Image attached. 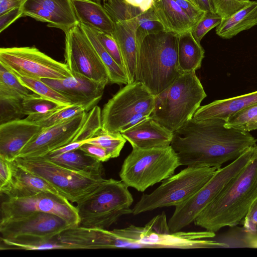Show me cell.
I'll return each instance as SVG.
<instances>
[{
    "instance_id": "ba28073f",
    "label": "cell",
    "mask_w": 257,
    "mask_h": 257,
    "mask_svg": "<svg viewBox=\"0 0 257 257\" xmlns=\"http://www.w3.org/2000/svg\"><path fill=\"white\" fill-rule=\"evenodd\" d=\"M14 161L21 168L44 180L73 203H78L92 192L104 179L103 174L74 171L44 157H18Z\"/></svg>"
},
{
    "instance_id": "ab89813d",
    "label": "cell",
    "mask_w": 257,
    "mask_h": 257,
    "mask_svg": "<svg viewBox=\"0 0 257 257\" xmlns=\"http://www.w3.org/2000/svg\"><path fill=\"white\" fill-rule=\"evenodd\" d=\"M22 99L0 97V125L19 120L25 116Z\"/></svg>"
},
{
    "instance_id": "9a60e30c",
    "label": "cell",
    "mask_w": 257,
    "mask_h": 257,
    "mask_svg": "<svg viewBox=\"0 0 257 257\" xmlns=\"http://www.w3.org/2000/svg\"><path fill=\"white\" fill-rule=\"evenodd\" d=\"M87 113L83 111L71 118L43 128L33 140L22 149L17 158L43 157L73 142Z\"/></svg>"
},
{
    "instance_id": "60d3db41",
    "label": "cell",
    "mask_w": 257,
    "mask_h": 257,
    "mask_svg": "<svg viewBox=\"0 0 257 257\" xmlns=\"http://www.w3.org/2000/svg\"><path fill=\"white\" fill-rule=\"evenodd\" d=\"M221 20L222 18L214 12L205 11L200 20L191 27V33L196 42L200 44L204 36L216 27Z\"/></svg>"
},
{
    "instance_id": "d6986e66",
    "label": "cell",
    "mask_w": 257,
    "mask_h": 257,
    "mask_svg": "<svg viewBox=\"0 0 257 257\" xmlns=\"http://www.w3.org/2000/svg\"><path fill=\"white\" fill-rule=\"evenodd\" d=\"M132 148L149 149L171 146L173 133L150 116L120 133Z\"/></svg>"
},
{
    "instance_id": "d590c367",
    "label": "cell",
    "mask_w": 257,
    "mask_h": 257,
    "mask_svg": "<svg viewBox=\"0 0 257 257\" xmlns=\"http://www.w3.org/2000/svg\"><path fill=\"white\" fill-rule=\"evenodd\" d=\"M225 125L245 132L257 130V103L229 117Z\"/></svg>"
},
{
    "instance_id": "d6a6232c",
    "label": "cell",
    "mask_w": 257,
    "mask_h": 257,
    "mask_svg": "<svg viewBox=\"0 0 257 257\" xmlns=\"http://www.w3.org/2000/svg\"><path fill=\"white\" fill-rule=\"evenodd\" d=\"M232 227V229L215 240L224 243V248H257V236L254 232L246 230L243 226Z\"/></svg>"
},
{
    "instance_id": "f1b7e54d",
    "label": "cell",
    "mask_w": 257,
    "mask_h": 257,
    "mask_svg": "<svg viewBox=\"0 0 257 257\" xmlns=\"http://www.w3.org/2000/svg\"><path fill=\"white\" fill-rule=\"evenodd\" d=\"M97 103L96 102H92L62 105L44 113L28 115L25 118L37 123L43 128H46L71 118L83 111L88 112L97 105Z\"/></svg>"
},
{
    "instance_id": "db71d44e",
    "label": "cell",
    "mask_w": 257,
    "mask_h": 257,
    "mask_svg": "<svg viewBox=\"0 0 257 257\" xmlns=\"http://www.w3.org/2000/svg\"><path fill=\"white\" fill-rule=\"evenodd\" d=\"M91 1H94V2H96V3H99V4H100V1L101 0H91Z\"/></svg>"
},
{
    "instance_id": "83f0119b",
    "label": "cell",
    "mask_w": 257,
    "mask_h": 257,
    "mask_svg": "<svg viewBox=\"0 0 257 257\" xmlns=\"http://www.w3.org/2000/svg\"><path fill=\"white\" fill-rule=\"evenodd\" d=\"M103 4L115 23L137 18L152 7L153 0H103Z\"/></svg>"
},
{
    "instance_id": "9c48e42d",
    "label": "cell",
    "mask_w": 257,
    "mask_h": 257,
    "mask_svg": "<svg viewBox=\"0 0 257 257\" xmlns=\"http://www.w3.org/2000/svg\"><path fill=\"white\" fill-rule=\"evenodd\" d=\"M255 150V146L250 147L229 165L217 169L204 186L184 202L175 206V211L168 222L170 232L179 231L193 222L200 213L247 165Z\"/></svg>"
},
{
    "instance_id": "5bb4252c",
    "label": "cell",
    "mask_w": 257,
    "mask_h": 257,
    "mask_svg": "<svg viewBox=\"0 0 257 257\" xmlns=\"http://www.w3.org/2000/svg\"><path fill=\"white\" fill-rule=\"evenodd\" d=\"M35 212L54 214L73 226L79 224L76 206L62 195L49 192L26 197L7 198L1 203V220L18 217Z\"/></svg>"
},
{
    "instance_id": "4316f807",
    "label": "cell",
    "mask_w": 257,
    "mask_h": 257,
    "mask_svg": "<svg viewBox=\"0 0 257 257\" xmlns=\"http://www.w3.org/2000/svg\"><path fill=\"white\" fill-rule=\"evenodd\" d=\"M78 150L43 157L74 171L103 175L104 169L102 162L87 155L79 149Z\"/></svg>"
},
{
    "instance_id": "f35d334b",
    "label": "cell",
    "mask_w": 257,
    "mask_h": 257,
    "mask_svg": "<svg viewBox=\"0 0 257 257\" xmlns=\"http://www.w3.org/2000/svg\"><path fill=\"white\" fill-rule=\"evenodd\" d=\"M61 105L54 101L34 93L22 100L23 111L25 115L41 114L57 108Z\"/></svg>"
},
{
    "instance_id": "74e56055",
    "label": "cell",
    "mask_w": 257,
    "mask_h": 257,
    "mask_svg": "<svg viewBox=\"0 0 257 257\" xmlns=\"http://www.w3.org/2000/svg\"><path fill=\"white\" fill-rule=\"evenodd\" d=\"M101 128V110L98 106L96 105L87 112L73 142H85L93 137Z\"/></svg>"
},
{
    "instance_id": "7bdbcfd3",
    "label": "cell",
    "mask_w": 257,
    "mask_h": 257,
    "mask_svg": "<svg viewBox=\"0 0 257 257\" xmlns=\"http://www.w3.org/2000/svg\"><path fill=\"white\" fill-rule=\"evenodd\" d=\"M92 29L104 49L110 54L116 63L125 71L124 62L119 48L112 36L93 28Z\"/></svg>"
},
{
    "instance_id": "2e32d148",
    "label": "cell",
    "mask_w": 257,
    "mask_h": 257,
    "mask_svg": "<svg viewBox=\"0 0 257 257\" xmlns=\"http://www.w3.org/2000/svg\"><path fill=\"white\" fill-rule=\"evenodd\" d=\"M22 17L47 23L65 34L78 24L71 0H27L22 5Z\"/></svg>"
},
{
    "instance_id": "4dcf8cb0",
    "label": "cell",
    "mask_w": 257,
    "mask_h": 257,
    "mask_svg": "<svg viewBox=\"0 0 257 257\" xmlns=\"http://www.w3.org/2000/svg\"><path fill=\"white\" fill-rule=\"evenodd\" d=\"M34 93L16 74L0 63V97L23 99Z\"/></svg>"
},
{
    "instance_id": "e0dca14e",
    "label": "cell",
    "mask_w": 257,
    "mask_h": 257,
    "mask_svg": "<svg viewBox=\"0 0 257 257\" xmlns=\"http://www.w3.org/2000/svg\"><path fill=\"white\" fill-rule=\"evenodd\" d=\"M43 128L21 119L0 125V157L9 161L17 158L22 149L33 140Z\"/></svg>"
},
{
    "instance_id": "ffe728a7",
    "label": "cell",
    "mask_w": 257,
    "mask_h": 257,
    "mask_svg": "<svg viewBox=\"0 0 257 257\" xmlns=\"http://www.w3.org/2000/svg\"><path fill=\"white\" fill-rule=\"evenodd\" d=\"M138 26L137 18L117 22L111 35L119 48L129 83L136 81L140 49L136 38Z\"/></svg>"
},
{
    "instance_id": "7dc6e473",
    "label": "cell",
    "mask_w": 257,
    "mask_h": 257,
    "mask_svg": "<svg viewBox=\"0 0 257 257\" xmlns=\"http://www.w3.org/2000/svg\"><path fill=\"white\" fill-rule=\"evenodd\" d=\"M12 176L11 161L0 157V189L10 183Z\"/></svg>"
},
{
    "instance_id": "44dd1931",
    "label": "cell",
    "mask_w": 257,
    "mask_h": 257,
    "mask_svg": "<svg viewBox=\"0 0 257 257\" xmlns=\"http://www.w3.org/2000/svg\"><path fill=\"white\" fill-rule=\"evenodd\" d=\"M11 166L13 171L11 181L0 189L1 194L5 195L7 198L29 197L43 192L60 194L50 184L21 168L14 160L11 161Z\"/></svg>"
},
{
    "instance_id": "1f68e13d",
    "label": "cell",
    "mask_w": 257,
    "mask_h": 257,
    "mask_svg": "<svg viewBox=\"0 0 257 257\" xmlns=\"http://www.w3.org/2000/svg\"><path fill=\"white\" fill-rule=\"evenodd\" d=\"M1 250H50L68 249L67 244L56 238V237L47 240L18 241L1 237Z\"/></svg>"
},
{
    "instance_id": "8d00e7d4",
    "label": "cell",
    "mask_w": 257,
    "mask_h": 257,
    "mask_svg": "<svg viewBox=\"0 0 257 257\" xmlns=\"http://www.w3.org/2000/svg\"><path fill=\"white\" fill-rule=\"evenodd\" d=\"M138 26L136 38L139 47L144 39L149 35L165 31L162 24L157 18L152 7L137 18Z\"/></svg>"
},
{
    "instance_id": "7a4b0ae2",
    "label": "cell",
    "mask_w": 257,
    "mask_h": 257,
    "mask_svg": "<svg viewBox=\"0 0 257 257\" xmlns=\"http://www.w3.org/2000/svg\"><path fill=\"white\" fill-rule=\"evenodd\" d=\"M247 165L200 213L194 223L215 232L241 223L257 199V143Z\"/></svg>"
},
{
    "instance_id": "cb8c5ba5",
    "label": "cell",
    "mask_w": 257,
    "mask_h": 257,
    "mask_svg": "<svg viewBox=\"0 0 257 257\" xmlns=\"http://www.w3.org/2000/svg\"><path fill=\"white\" fill-rule=\"evenodd\" d=\"M153 8L165 31L181 34L194 25L174 0H153Z\"/></svg>"
},
{
    "instance_id": "816d5d0a",
    "label": "cell",
    "mask_w": 257,
    "mask_h": 257,
    "mask_svg": "<svg viewBox=\"0 0 257 257\" xmlns=\"http://www.w3.org/2000/svg\"><path fill=\"white\" fill-rule=\"evenodd\" d=\"M197 5L204 11L214 12L211 0H196Z\"/></svg>"
},
{
    "instance_id": "ee69618b",
    "label": "cell",
    "mask_w": 257,
    "mask_h": 257,
    "mask_svg": "<svg viewBox=\"0 0 257 257\" xmlns=\"http://www.w3.org/2000/svg\"><path fill=\"white\" fill-rule=\"evenodd\" d=\"M79 149L87 155L101 162H104L111 159L107 151L97 145L84 143Z\"/></svg>"
},
{
    "instance_id": "f5cc1de1",
    "label": "cell",
    "mask_w": 257,
    "mask_h": 257,
    "mask_svg": "<svg viewBox=\"0 0 257 257\" xmlns=\"http://www.w3.org/2000/svg\"><path fill=\"white\" fill-rule=\"evenodd\" d=\"M254 232L255 234L256 235V236H257V224L255 226Z\"/></svg>"
},
{
    "instance_id": "3957f363",
    "label": "cell",
    "mask_w": 257,
    "mask_h": 257,
    "mask_svg": "<svg viewBox=\"0 0 257 257\" xmlns=\"http://www.w3.org/2000/svg\"><path fill=\"white\" fill-rule=\"evenodd\" d=\"M179 35L164 31L148 35L140 45L135 81L142 83L155 96L182 73L178 59Z\"/></svg>"
},
{
    "instance_id": "5b68a950",
    "label": "cell",
    "mask_w": 257,
    "mask_h": 257,
    "mask_svg": "<svg viewBox=\"0 0 257 257\" xmlns=\"http://www.w3.org/2000/svg\"><path fill=\"white\" fill-rule=\"evenodd\" d=\"M121 180L104 179L92 192L77 203L79 225L107 228L122 215L133 213L134 199Z\"/></svg>"
},
{
    "instance_id": "8992f818",
    "label": "cell",
    "mask_w": 257,
    "mask_h": 257,
    "mask_svg": "<svg viewBox=\"0 0 257 257\" xmlns=\"http://www.w3.org/2000/svg\"><path fill=\"white\" fill-rule=\"evenodd\" d=\"M180 166L179 158L171 146L133 148L122 164L119 176L128 187L144 192L174 175Z\"/></svg>"
},
{
    "instance_id": "c3c4849f",
    "label": "cell",
    "mask_w": 257,
    "mask_h": 257,
    "mask_svg": "<svg viewBox=\"0 0 257 257\" xmlns=\"http://www.w3.org/2000/svg\"><path fill=\"white\" fill-rule=\"evenodd\" d=\"M241 223L246 230L254 232L257 224V199L252 204Z\"/></svg>"
},
{
    "instance_id": "b9f144b4",
    "label": "cell",
    "mask_w": 257,
    "mask_h": 257,
    "mask_svg": "<svg viewBox=\"0 0 257 257\" xmlns=\"http://www.w3.org/2000/svg\"><path fill=\"white\" fill-rule=\"evenodd\" d=\"M251 2L250 0H211L214 12L222 19L230 17Z\"/></svg>"
},
{
    "instance_id": "277c9868",
    "label": "cell",
    "mask_w": 257,
    "mask_h": 257,
    "mask_svg": "<svg viewBox=\"0 0 257 257\" xmlns=\"http://www.w3.org/2000/svg\"><path fill=\"white\" fill-rule=\"evenodd\" d=\"M206 96L195 72H182L167 89L155 96L150 116L173 133L193 118Z\"/></svg>"
},
{
    "instance_id": "f907efd6",
    "label": "cell",
    "mask_w": 257,
    "mask_h": 257,
    "mask_svg": "<svg viewBox=\"0 0 257 257\" xmlns=\"http://www.w3.org/2000/svg\"><path fill=\"white\" fill-rule=\"evenodd\" d=\"M83 142H73L64 146L55 149L46 155H55L65 153L66 152L78 150L80 146L84 144ZM46 156V155H45Z\"/></svg>"
},
{
    "instance_id": "e575fe53",
    "label": "cell",
    "mask_w": 257,
    "mask_h": 257,
    "mask_svg": "<svg viewBox=\"0 0 257 257\" xmlns=\"http://www.w3.org/2000/svg\"><path fill=\"white\" fill-rule=\"evenodd\" d=\"M126 140L119 132L112 133L100 129L95 135L85 143L97 145L105 149L111 158L118 157Z\"/></svg>"
},
{
    "instance_id": "4fadbf2b",
    "label": "cell",
    "mask_w": 257,
    "mask_h": 257,
    "mask_svg": "<svg viewBox=\"0 0 257 257\" xmlns=\"http://www.w3.org/2000/svg\"><path fill=\"white\" fill-rule=\"evenodd\" d=\"M64 56L72 75H81L106 85L109 83L106 67L79 24L65 33Z\"/></svg>"
},
{
    "instance_id": "8fae6325",
    "label": "cell",
    "mask_w": 257,
    "mask_h": 257,
    "mask_svg": "<svg viewBox=\"0 0 257 257\" xmlns=\"http://www.w3.org/2000/svg\"><path fill=\"white\" fill-rule=\"evenodd\" d=\"M0 63L17 76L38 79L73 76L65 63L54 60L34 46L1 48Z\"/></svg>"
},
{
    "instance_id": "52a82bcc",
    "label": "cell",
    "mask_w": 257,
    "mask_h": 257,
    "mask_svg": "<svg viewBox=\"0 0 257 257\" xmlns=\"http://www.w3.org/2000/svg\"><path fill=\"white\" fill-rule=\"evenodd\" d=\"M155 105V96L142 83L125 84L104 105L102 129L121 133L149 117Z\"/></svg>"
},
{
    "instance_id": "681fc988",
    "label": "cell",
    "mask_w": 257,
    "mask_h": 257,
    "mask_svg": "<svg viewBox=\"0 0 257 257\" xmlns=\"http://www.w3.org/2000/svg\"><path fill=\"white\" fill-rule=\"evenodd\" d=\"M27 0H0V15L22 6Z\"/></svg>"
},
{
    "instance_id": "ac0fdd59",
    "label": "cell",
    "mask_w": 257,
    "mask_h": 257,
    "mask_svg": "<svg viewBox=\"0 0 257 257\" xmlns=\"http://www.w3.org/2000/svg\"><path fill=\"white\" fill-rule=\"evenodd\" d=\"M41 80L67 97L73 104L98 102L106 85L79 74L63 79Z\"/></svg>"
},
{
    "instance_id": "6da1fadb",
    "label": "cell",
    "mask_w": 257,
    "mask_h": 257,
    "mask_svg": "<svg viewBox=\"0 0 257 257\" xmlns=\"http://www.w3.org/2000/svg\"><path fill=\"white\" fill-rule=\"evenodd\" d=\"M225 123L221 119L192 118L173 132L171 146L181 165L219 169L256 145L249 132L227 127Z\"/></svg>"
},
{
    "instance_id": "7c38bea8",
    "label": "cell",
    "mask_w": 257,
    "mask_h": 257,
    "mask_svg": "<svg viewBox=\"0 0 257 257\" xmlns=\"http://www.w3.org/2000/svg\"><path fill=\"white\" fill-rule=\"evenodd\" d=\"M73 226L54 214L35 212L1 220V237L18 241L47 240Z\"/></svg>"
},
{
    "instance_id": "f6af8a7d",
    "label": "cell",
    "mask_w": 257,
    "mask_h": 257,
    "mask_svg": "<svg viewBox=\"0 0 257 257\" xmlns=\"http://www.w3.org/2000/svg\"><path fill=\"white\" fill-rule=\"evenodd\" d=\"M188 16L194 25L202 17L205 11L187 0H174Z\"/></svg>"
},
{
    "instance_id": "d4e9b609",
    "label": "cell",
    "mask_w": 257,
    "mask_h": 257,
    "mask_svg": "<svg viewBox=\"0 0 257 257\" xmlns=\"http://www.w3.org/2000/svg\"><path fill=\"white\" fill-rule=\"evenodd\" d=\"M257 25V1L248 5L226 18L222 19L216 27V34L220 38L229 39L239 33Z\"/></svg>"
},
{
    "instance_id": "bcb514c9",
    "label": "cell",
    "mask_w": 257,
    "mask_h": 257,
    "mask_svg": "<svg viewBox=\"0 0 257 257\" xmlns=\"http://www.w3.org/2000/svg\"><path fill=\"white\" fill-rule=\"evenodd\" d=\"M22 6L0 15V32L2 33L16 20L22 17Z\"/></svg>"
},
{
    "instance_id": "f546056e",
    "label": "cell",
    "mask_w": 257,
    "mask_h": 257,
    "mask_svg": "<svg viewBox=\"0 0 257 257\" xmlns=\"http://www.w3.org/2000/svg\"><path fill=\"white\" fill-rule=\"evenodd\" d=\"M78 24L106 67L109 75V83L119 85L129 83L126 72L116 63L104 49L96 37L93 29L82 24Z\"/></svg>"
},
{
    "instance_id": "484cf974",
    "label": "cell",
    "mask_w": 257,
    "mask_h": 257,
    "mask_svg": "<svg viewBox=\"0 0 257 257\" xmlns=\"http://www.w3.org/2000/svg\"><path fill=\"white\" fill-rule=\"evenodd\" d=\"M205 51L190 30L180 34L178 45L179 67L182 72H196L201 66Z\"/></svg>"
},
{
    "instance_id": "30bf717a",
    "label": "cell",
    "mask_w": 257,
    "mask_h": 257,
    "mask_svg": "<svg viewBox=\"0 0 257 257\" xmlns=\"http://www.w3.org/2000/svg\"><path fill=\"white\" fill-rule=\"evenodd\" d=\"M217 170L213 167H187L163 180L150 194L143 193L133 208V214L178 205L204 186Z\"/></svg>"
},
{
    "instance_id": "7402d4cb",
    "label": "cell",
    "mask_w": 257,
    "mask_h": 257,
    "mask_svg": "<svg viewBox=\"0 0 257 257\" xmlns=\"http://www.w3.org/2000/svg\"><path fill=\"white\" fill-rule=\"evenodd\" d=\"M257 103V90L229 98L216 100L200 106L194 113L196 120L221 119L226 120L244 108Z\"/></svg>"
},
{
    "instance_id": "836d02e7",
    "label": "cell",
    "mask_w": 257,
    "mask_h": 257,
    "mask_svg": "<svg viewBox=\"0 0 257 257\" xmlns=\"http://www.w3.org/2000/svg\"><path fill=\"white\" fill-rule=\"evenodd\" d=\"M21 83L35 93L62 105L74 104L72 101L41 79L17 76Z\"/></svg>"
},
{
    "instance_id": "603a6c76",
    "label": "cell",
    "mask_w": 257,
    "mask_h": 257,
    "mask_svg": "<svg viewBox=\"0 0 257 257\" xmlns=\"http://www.w3.org/2000/svg\"><path fill=\"white\" fill-rule=\"evenodd\" d=\"M79 23L112 35L115 23L100 4L91 0H71Z\"/></svg>"
}]
</instances>
